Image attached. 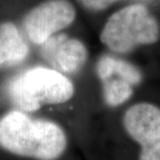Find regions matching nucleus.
I'll return each mask as SVG.
<instances>
[{"label": "nucleus", "instance_id": "7ed1b4c3", "mask_svg": "<svg viewBox=\"0 0 160 160\" xmlns=\"http://www.w3.org/2000/svg\"><path fill=\"white\" fill-rule=\"evenodd\" d=\"M160 26L145 5L132 4L110 17L100 34L104 46L116 53L131 52L138 46L158 42Z\"/></svg>", "mask_w": 160, "mask_h": 160}, {"label": "nucleus", "instance_id": "423d86ee", "mask_svg": "<svg viewBox=\"0 0 160 160\" xmlns=\"http://www.w3.org/2000/svg\"><path fill=\"white\" fill-rule=\"evenodd\" d=\"M40 54L53 69L76 73L87 60V49L79 39L65 34H54L42 43Z\"/></svg>", "mask_w": 160, "mask_h": 160}, {"label": "nucleus", "instance_id": "6e6552de", "mask_svg": "<svg viewBox=\"0 0 160 160\" xmlns=\"http://www.w3.org/2000/svg\"><path fill=\"white\" fill-rule=\"evenodd\" d=\"M97 74L102 81L112 74L122 78L132 86L138 85L142 82V72L133 64L125 60L118 59L112 56H102L97 63Z\"/></svg>", "mask_w": 160, "mask_h": 160}, {"label": "nucleus", "instance_id": "9d476101", "mask_svg": "<svg viewBox=\"0 0 160 160\" xmlns=\"http://www.w3.org/2000/svg\"><path fill=\"white\" fill-rule=\"evenodd\" d=\"M81 4L91 11H102L119 0H79Z\"/></svg>", "mask_w": 160, "mask_h": 160}, {"label": "nucleus", "instance_id": "1a4fd4ad", "mask_svg": "<svg viewBox=\"0 0 160 160\" xmlns=\"http://www.w3.org/2000/svg\"><path fill=\"white\" fill-rule=\"evenodd\" d=\"M101 82L104 101L110 107L123 104L133 94V86L116 74H112Z\"/></svg>", "mask_w": 160, "mask_h": 160}, {"label": "nucleus", "instance_id": "20e7f679", "mask_svg": "<svg viewBox=\"0 0 160 160\" xmlns=\"http://www.w3.org/2000/svg\"><path fill=\"white\" fill-rule=\"evenodd\" d=\"M123 126L141 147L138 160H160V108L139 102L125 112Z\"/></svg>", "mask_w": 160, "mask_h": 160}, {"label": "nucleus", "instance_id": "0eeeda50", "mask_svg": "<svg viewBox=\"0 0 160 160\" xmlns=\"http://www.w3.org/2000/svg\"><path fill=\"white\" fill-rule=\"evenodd\" d=\"M29 53V48L21 32L12 23L0 25V67L22 63Z\"/></svg>", "mask_w": 160, "mask_h": 160}, {"label": "nucleus", "instance_id": "f03ea898", "mask_svg": "<svg viewBox=\"0 0 160 160\" xmlns=\"http://www.w3.org/2000/svg\"><path fill=\"white\" fill-rule=\"evenodd\" d=\"M8 94L20 110L35 112L45 104L68 101L74 94V87L62 72L34 67L13 78L8 85Z\"/></svg>", "mask_w": 160, "mask_h": 160}, {"label": "nucleus", "instance_id": "39448f33", "mask_svg": "<svg viewBox=\"0 0 160 160\" xmlns=\"http://www.w3.org/2000/svg\"><path fill=\"white\" fill-rule=\"evenodd\" d=\"M76 19V9L68 0H48L30 11L24 19L27 37L42 45L57 32L67 28Z\"/></svg>", "mask_w": 160, "mask_h": 160}, {"label": "nucleus", "instance_id": "f257e3e1", "mask_svg": "<svg viewBox=\"0 0 160 160\" xmlns=\"http://www.w3.org/2000/svg\"><path fill=\"white\" fill-rule=\"evenodd\" d=\"M67 146L65 132L47 120L12 111L0 119V147L12 154L35 160H56Z\"/></svg>", "mask_w": 160, "mask_h": 160}]
</instances>
